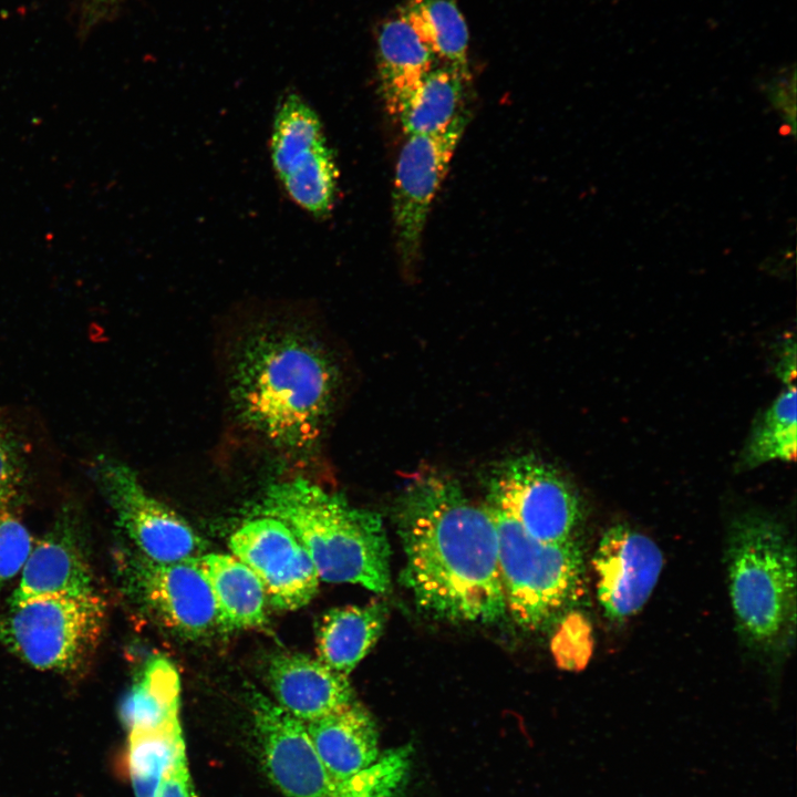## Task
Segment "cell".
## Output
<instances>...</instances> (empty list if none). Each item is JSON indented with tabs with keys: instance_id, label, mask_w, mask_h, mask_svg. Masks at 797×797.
Instances as JSON below:
<instances>
[{
	"instance_id": "cell-1",
	"label": "cell",
	"mask_w": 797,
	"mask_h": 797,
	"mask_svg": "<svg viewBox=\"0 0 797 797\" xmlns=\"http://www.w3.org/2000/svg\"><path fill=\"white\" fill-rule=\"evenodd\" d=\"M405 555L401 581L420 608L451 622L493 623L506 612L491 515L452 478L424 474L394 505Z\"/></svg>"
},
{
	"instance_id": "cell-2",
	"label": "cell",
	"mask_w": 797,
	"mask_h": 797,
	"mask_svg": "<svg viewBox=\"0 0 797 797\" xmlns=\"http://www.w3.org/2000/svg\"><path fill=\"white\" fill-rule=\"evenodd\" d=\"M232 379L240 420L273 446L307 452L318 443L337 391L325 352L294 332H268L241 352Z\"/></svg>"
},
{
	"instance_id": "cell-3",
	"label": "cell",
	"mask_w": 797,
	"mask_h": 797,
	"mask_svg": "<svg viewBox=\"0 0 797 797\" xmlns=\"http://www.w3.org/2000/svg\"><path fill=\"white\" fill-rule=\"evenodd\" d=\"M286 524L310 556L320 580L390 588V545L381 516L306 479L268 488L258 510Z\"/></svg>"
},
{
	"instance_id": "cell-4",
	"label": "cell",
	"mask_w": 797,
	"mask_h": 797,
	"mask_svg": "<svg viewBox=\"0 0 797 797\" xmlns=\"http://www.w3.org/2000/svg\"><path fill=\"white\" fill-rule=\"evenodd\" d=\"M725 558L741 636L765 653L787 646L796 627V553L786 528L768 515H741L728 529Z\"/></svg>"
},
{
	"instance_id": "cell-5",
	"label": "cell",
	"mask_w": 797,
	"mask_h": 797,
	"mask_svg": "<svg viewBox=\"0 0 797 797\" xmlns=\"http://www.w3.org/2000/svg\"><path fill=\"white\" fill-rule=\"evenodd\" d=\"M486 507L497 530L506 610L522 629H539L577 597L584 572L582 548L576 539L538 540L499 507L488 501Z\"/></svg>"
},
{
	"instance_id": "cell-6",
	"label": "cell",
	"mask_w": 797,
	"mask_h": 797,
	"mask_svg": "<svg viewBox=\"0 0 797 797\" xmlns=\"http://www.w3.org/2000/svg\"><path fill=\"white\" fill-rule=\"evenodd\" d=\"M105 615L96 591L33 597L0 614V643L39 671H75L96 650Z\"/></svg>"
},
{
	"instance_id": "cell-7",
	"label": "cell",
	"mask_w": 797,
	"mask_h": 797,
	"mask_svg": "<svg viewBox=\"0 0 797 797\" xmlns=\"http://www.w3.org/2000/svg\"><path fill=\"white\" fill-rule=\"evenodd\" d=\"M275 175L288 198L302 211L327 217L335 201L338 168L322 123L294 92L277 104L269 139Z\"/></svg>"
},
{
	"instance_id": "cell-8",
	"label": "cell",
	"mask_w": 797,
	"mask_h": 797,
	"mask_svg": "<svg viewBox=\"0 0 797 797\" xmlns=\"http://www.w3.org/2000/svg\"><path fill=\"white\" fill-rule=\"evenodd\" d=\"M487 501L547 542L576 539L582 505L572 486L550 465L525 455L506 460L490 477Z\"/></svg>"
},
{
	"instance_id": "cell-9",
	"label": "cell",
	"mask_w": 797,
	"mask_h": 797,
	"mask_svg": "<svg viewBox=\"0 0 797 797\" xmlns=\"http://www.w3.org/2000/svg\"><path fill=\"white\" fill-rule=\"evenodd\" d=\"M96 484L114 510L118 525L155 562H175L200 556L201 539L188 522L152 496L126 463L102 455L94 466Z\"/></svg>"
},
{
	"instance_id": "cell-10",
	"label": "cell",
	"mask_w": 797,
	"mask_h": 797,
	"mask_svg": "<svg viewBox=\"0 0 797 797\" xmlns=\"http://www.w3.org/2000/svg\"><path fill=\"white\" fill-rule=\"evenodd\" d=\"M251 711L261 763L286 797H358L354 777L338 779L328 770L303 722L259 692Z\"/></svg>"
},
{
	"instance_id": "cell-11",
	"label": "cell",
	"mask_w": 797,
	"mask_h": 797,
	"mask_svg": "<svg viewBox=\"0 0 797 797\" xmlns=\"http://www.w3.org/2000/svg\"><path fill=\"white\" fill-rule=\"evenodd\" d=\"M467 116L459 113L434 134L410 135L395 168L392 213L396 249L411 267L420 256L422 234L434 199L464 133Z\"/></svg>"
},
{
	"instance_id": "cell-12",
	"label": "cell",
	"mask_w": 797,
	"mask_h": 797,
	"mask_svg": "<svg viewBox=\"0 0 797 797\" xmlns=\"http://www.w3.org/2000/svg\"><path fill=\"white\" fill-rule=\"evenodd\" d=\"M229 544L277 609H300L315 596L320 580L315 567L296 535L279 519L257 514L241 524Z\"/></svg>"
},
{
	"instance_id": "cell-13",
	"label": "cell",
	"mask_w": 797,
	"mask_h": 797,
	"mask_svg": "<svg viewBox=\"0 0 797 797\" xmlns=\"http://www.w3.org/2000/svg\"><path fill=\"white\" fill-rule=\"evenodd\" d=\"M663 563L661 549L649 536L624 524L608 528L593 556L604 614L614 621L636 614L650 599Z\"/></svg>"
},
{
	"instance_id": "cell-14",
	"label": "cell",
	"mask_w": 797,
	"mask_h": 797,
	"mask_svg": "<svg viewBox=\"0 0 797 797\" xmlns=\"http://www.w3.org/2000/svg\"><path fill=\"white\" fill-rule=\"evenodd\" d=\"M131 584L151 612L179 634L196 638L219 627L213 591L198 557L155 562L142 556L133 561Z\"/></svg>"
},
{
	"instance_id": "cell-15",
	"label": "cell",
	"mask_w": 797,
	"mask_h": 797,
	"mask_svg": "<svg viewBox=\"0 0 797 797\" xmlns=\"http://www.w3.org/2000/svg\"><path fill=\"white\" fill-rule=\"evenodd\" d=\"M72 513L34 542L12 593L10 605L48 596H82L95 592L89 558Z\"/></svg>"
},
{
	"instance_id": "cell-16",
	"label": "cell",
	"mask_w": 797,
	"mask_h": 797,
	"mask_svg": "<svg viewBox=\"0 0 797 797\" xmlns=\"http://www.w3.org/2000/svg\"><path fill=\"white\" fill-rule=\"evenodd\" d=\"M267 681L275 702L293 717L308 723L354 700L348 675L301 653L275 655L267 667Z\"/></svg>"
},
{
	"instance_id": "cell-17",
	"label": "cell",
	"mask_w": 797,
	"mask_h": 797,
	"mask_svg": "<svg viewBox=\"0 0 797 797\" xmlns=\"http://www.w3.org/2000/svg\"><path fill=\"white\" fill-rule=\"evenodd\" d=\"M304 724L318 755L338 779L354 776L379 757L376 724L356 701Z\"/></svg>"
},
{
	"instance_id": "cell-18",
	"label": "cell",
	"mask_w": 797,
	"mask_h": 797,
	"mask_svg": "<svg viewBox=\"0 0 797 797\" xmlns=\"http://www.w3.org/2000/svg\"><path fill=\"white\" fill-rule=\"evenodd\" d=\"M436 59L414 28L401 15L383 23L377 37V66L383 101L392 116L428 72Z\"/></svg>"
},
{
	"instance_id": "cell-19",
	"label": "cell",
	"mask_w": 797,
	"mask_h": 797,
	"mask_svg": "<svg viewBox=\"0 0 797 797\" xmlns=\"http://www.w3.org/2000/svg\"><path fill=\"white\" fill-rule=\"evenodd\" d=\"M386 619L387 607L383 602L329 610L317 625L318 659L349 676L375 645Z\"/></svg>"
},
{
	"instance_id": "cell-20",
	"label": "cell",
	"mask_w": 797,
	"mask_h": 797,
	"mask_svg": "<svg viewBox=\"0 0 797 797\" xmlns=\"http://www.w3.org/2000/svg\"><path fill=\"white\" fill-rule=\"evenodd\" d=\"M215 599L221 629H250L266 622L265 589L252 570L235 556L206 553L198 557Z\"/></svg>"
},
{
	"instance_id": "cell-21",
	"label": "cell",
	"mask_w": 797,
	"mask_h": 797,
	"mask_svg": "<svg viewBox=\"0 0 797 797\" xmlns=\"http://www.w3.org/2000/svg\"><path fill=\"white\" fill-rule=\"evenodd\" d=\"M398 14L414 28L436 61L469 80L467 24L453 0H410Z\"/></svg>"
},
{
	"instance_id": "cell-22",
	"label": "cell",
	"mask_w": 797,
	"mask_h": 797,
	"mask_svg": "<svg viewBox=\"0 0 797 797\" xmlns=\"http://www.w3.org/2000/svg\"><path fill=\"white\" fill-rule=\"evenodd\" d=\"M467 81L446 65L428 72L396 115L404 133L410 136L444 131L460 113L459 106Z\"/></svg>"
},
{
	"instance_id": "cell-23",
	"label": "cell",
	"mask_w": 797,
	"mask_h": 797,
	"mask_svg": "<svg viewBox=\"0 0 797 797\" xmlns=\"http://www.w3.org/2000/svg\"><path fill=\"white\" fill-rule=\"evenodd\" d=\"M179 686L174 664L165 658L151 660L121 705L126 728H153L178 718Z\"/></svg>"
},
{
	"instance_id": "cell-24",
	"label": "cell",
	"mask_w": 797,
	"mask_h": 797,
	"mask_svg": "<svg viewBox=\"0 0 797 797\" xmlns=\"http://www.w3.org/2000/svg\"><path fill=\"white\" fill-rule=\"evenodd\" d=\"M127 766L135 797H156L163 777L185 743L179 717L153 728L128 731Z\"/></svg>"
},
{
	"instance_id": "cell-25",
	"label": "cell",
	"mask_w": 797,
	"mask_h": 797,
	"mask_svg": "<svg viewBox=\"0 0 797 797\" xmlns=\"http://www.w3.org/2000/svg\"><path fill=\"white\" fill-rule=\"evenodd\" d=\"M796 386L789 382L754 428L741 459L743 467L796 458Z\"/></svg>"
},
{
	"instance_id": "cell-26",
	"label": "cell",
	"mask_w": 797,
	"mask_h": 797,
	"mask_svg": "<svg viewBox=\"0 0 797 797\" xmlns=\"http://www.w3.org/2000/svg\"><path fill=\"white\" fill-rule=\"evenodd\" d=\"M557 664L570 671L582 670L593 650L592 628L580 613H570L559 625L551 643Z\"/></svg>"
},
{
	"instance_id": "cell-27",
	"label": "cell",
	"mask_w": 797,
	"mask_h": 797,
	"mask_svg": "<svg viewBox=\"0 0 797 797\" xmlns=\"http://www.w3.org/2000/svg\"><path fill=\"white\" fill-rule=\"evenodd\" d=\"M34 542L10 507L0 508V591L21 573Z\"/></svg>"
},
{
	"instance_id": "cell-28",
	"label": "cell",
	"mask_w": 797,
	"mask_h": 797,
	"mask_svg": "<svg viewBox=\"0 0 797 797\" xmlns=\"http://www.w3.org/2000/svg\"><path fill=\"white\" fill-rule=\"evenodd\" d=\"M27 465L14 437L0 425V508L10 507L21 495Z\"/></svg>"
},
{
	"instance_id": "cell-29",
	"label": "cell",
	"mask_w": 797,
	"mask_h": 797,
	"mask_svg": "<svg viewBox=\"0 0 797 797\" xmlns=\"http://www.w3.org/2000/svg\"><path fill=\"white\" fill-rule=\"evenodd\" d=\"M764 91L769 103L786 120L793 132H795V70L788 69L777 72L768 79Z\"/></svg>"
},
{
	"instance_id": "cell-30",
	"label": "cell",
	"mask_w": 797,
	"mask_h": 797,
	"mask_svg": "<svg viewBox=\"0 0 797 797\" xmlns=\"http://www.w3.org/2000/svg\"><path fill=\"white\" fill-rule=\"evenodd\" d=\"M156 797H197L188 767L185 743L177 748Z\"/></svg>"
},
{
	"instance_id": "cell-31",
	"label": "cell",
	"mask_w": 797,
	"mask_h": 797,
	"mask_svg": "<svg viewBox=\"0 0 797 797\" xmlns=\"http://www.w3.org/2000/svg\"><path fill=\"white\" fill-rule=\"evenodd\" d=\"M86 1L92 6L101 8V7H106L108 4L114 3L116 0H86Z\"/></svg>"
}]
</instances>
